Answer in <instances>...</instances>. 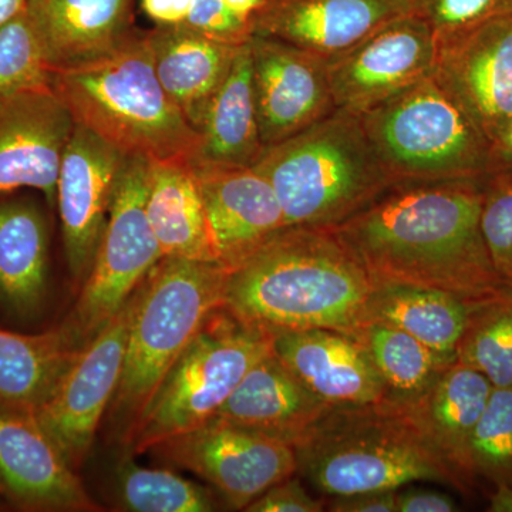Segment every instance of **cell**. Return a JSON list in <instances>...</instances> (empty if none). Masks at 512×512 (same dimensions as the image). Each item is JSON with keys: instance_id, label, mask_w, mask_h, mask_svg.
Listing matches in <instances>:
<instances>
[{"instance_id": "6da1fadb", "label": "cell", "mask_w": 512, "mask_h": 512, "mask_svg": "<svg viewBox=\"0 0 512 512\" xmlns=\"http://www.w3.org/2000/svg\"><path fill=\"white\" fill-rule=\"evenodd\" d=\"M483 181L396 183L332 229L373 284H406L483 301L512 291L481 229Z\"/></svg>"}, {"instance_id": "7a4b0ae2", "label": "cell", "mask_w": 512, "mask_h": 512, "mask_svg": "<svg viewBox=\"0 0 512 512\" xmlns=\"http://www.w3.org/2000/svg\"><path fill=\"white\" fill-rule=\"evenodd\" d=\"M372 288L332 229L288 227L228 269L224 308L269 335L330 329L355 336Z\"/></svg>"}, {"instance_id": "3957f363", "label": "cell", "mask_w": 512, "mask_h": 512, "mask_svg": "<svg viewBox=\"0 0 512 512\" xmlns=\"http://www.w3.org/2000/svg\"><path fill=\"white\" fill-rule=\"evenodd\" d=\"M293 448L298 473L330 497L414 483L444 484L463 494L471 490L412 410L389 400L332 407Z\"/></svg>"}, {"instance_id": "277c9868", "label": "cell", "mask_w": 512, "mask_h": 512, "mask_svg": "<svg viewBox=\"0 0 512 512\" xmlns=\"http://www.w3.org/2000/svg\"><path fill=\"white\" fill-rule=\"evenodd\" d=\"M52 89L74 123L127 156L148 161L198 156L200 133L161 86L144 30L96 62L52 73Z\"/></svg>"}, {"instance_id": "5b68a950", "label": "cell", "mask_w": 512, "mask_h": 512, "mask_svg": "<svg viewBox=\"0 0 512 512\" xmlns=\"http://www.w3.org/2000/svg\"><path fill=\"white\" fill-rule=\"evenodd\" d=\"M252 167L274 188L286 227L335 229L394 184L360 117L340 109L265 147Z\"/></svg>"}, {"instance_id": "8992f818", "label": "cell", "mask_w": 512, "mask_h": 512, "mask_svg": "<svg viewBox=\"0 0 512 512\" xmlns=\"http://www.w3.org/2000/svg\"><path fill=\"white\" fill-rule=\"evenodd\" d=\"M227 275L217 262L163 258L144 279L109 407L123 439L207 319L224 308Z\"/></svg>"}, {"instance_id": "52a82bcc", "label": "cell", "mask_w": 512, "mask_h": 512, "mask_svg": "<svg viewBox=\"0 0 512 512\" xmlns=\"http://www.w3.org/2000/svg\"><path fill=\"white\" fill-rule=\"evenodd\" d=\"M357 116L394 184L490 174V141L434 74Z\"/></svg>"}, {"instance_id": "ba28073f", "label": "cell", "mask_w": 512, "mask_h": 512, "mask_svg": "<svg viewBox=\"0 0 512 512\" xmlns=\"http://www.w3.org/2000/svg\"><path fill=\"white\" fill-rule=\"evenodd\" d=\"M271 352L265 330L225 308L212 313L124 437L127 450L147 453L214 419L248 370Z\"/></svg>"}, {"instance_id": "9c48e42d", "label": "cell", "mask_w": 512, "mask_h": 512, "mask_svg": "<svg viewBox=\"0 0 512 512\" xmlns=\"http://www.w3.org/2000/svg\"><path fill=\"white\" fill-rule=\"evenodd\" d=\"M148 165L147 158L128 157L92 271L63 320L82 348L121 311L164 258L146 214Z\"/></svg>"}, {"instance_id": "30bf717a", "label": "cell", "mask_w": 512, "mask_h": 512, "mask_svg": "<svg viewBox=\"0 0 512 512\" xmlns=\"http://www.w3.org/2000/svg\"><path fill=\"white\" fill-rule=\"evenodd\" d=\"M141 284L99 335L84 346L50 399L33 416L73 470H79L89 456L100 421L119 387Z\"/></svg>"}, {"instance_id": "8fae6325", "label": "cell", "mask_w": 512, "mask_h": 512, "mask_svg": "<svg viewBox=\"0 0 512 512\" xmlns=\"http://www.w3.org/2000/svg\"><path fill=\"white\" fill-rule=\"evenodd\" d=\"M151 451L207 481L235 510L245 511L272 485L298 473L291 444L220 417Z\"/></svg>"}, {"instance_id": "7c38bea8", "label": "cell", "mask_w": 512, "mask_h": 512, "mask_svg": "<svg viewBox=\"0 0 512 512\" xmlns=\"http://www.w3.org/2000/svg\"><path fill=\"white\" fill-rule=\"evenodd\" d=\"M128 157L74 123L60 164L56 204L67 268L76 284L83 285L92 271Z\"/></svg>"}, {"instance_id": "4fadbf2b", "label": "cell", "mask_w": 512, "mask_h": 512, "mask_svg": "<svg viewBox=\"0 0 512 512\" xmlns=\"http://www.w3.org/2000/svg\"><path fill=\"white\" fill-rule=\"evenodd\" d=\"M437 42L426 20L400 16L328 59L336 109L362 114L433 74Z\"/></svg>"}, {"instance_id": "5bb4252c", "label": "cell", "mask_w": 512, "mask_h": 512, "mask_svg": "<svg viewBox=\"0 0 512 512\" xmlns=\"http://www.w3.org/2000/svg\"><path fill=\"white\" fill-rule=\"evenodd\" d=\"M249 46L264 147L288 140L336 110L328 59L274 37L252 35Z\"/></svg>"}, {"instance_id": "9a60e30c", "label": "cell", "mask_w": 512, "mask_h": 512, "mask_svg": "<svg viewBox=\"0 0 512 512\" xmlns=\"http://www.w3.org/2000/svg\"><path fill=\"white\" fill-rule=\"evenodd\" d=\"M433 74L493 144L512 116V15L439 43Z\"/></svg>"}, {"instance_id": "2e32d148", "label": "cell", "mask_w": 512, "mask_h": 512, "mask_svg": "<svg viewBox=\"0 0 512 512\" xmlns=\"http://www.w3.org/2000/svg\"><path fill=\"white\" fill-rule=\"evenodd\" d=\"M73 128L72 114L52 87L0 99V195L33 188L55 207Z\"/></svg>"}, {"instance_id": "e0dca14e", "label": "cell", "mask_w": 512, "mask_h": 512, "mask_svg": "<svg viewBox=\"0 0 512 512\" xmlns=\"http://www.w3.org/2000/svg\"><path fill=\"white\" fill-rule=\"evenodd\" d=\"M191 163L218 264L234 268L288 228L274 188L254 167L200 160Z\"/></svg>"}, {"instance_id": "ac0fdd59", "label": "cell", "mask_w": 512, "mask_h": 512, "mask_svg": "<svg viewBox=\"0 0 512 512\" xmlns=\"http://www.w3.org/2000/svg\"><path fill=\"white\" fill-rule=\"evenodd\" d=\"M0 495L25 511L92 512L84 490L36 420L0 410Z\"/></svg>"}, {"instance_id": "d6986e66", "label": "cell", "mask_w": 512, "mask_h": 512, "mask_svg": "<svg viewBox=\"0 0 512 512\" xmlns=\"http://www.w3.org/2000/svg\"><path fill=\"white\" fill-rule=\"evenodd\" d=\"M409 13H416V0H268L252 16V35L332 59Z\"/></svg>"}, {"instance_id": "ffe728a7", "label": "cell", "mask_w": 512, "mask_h": 512, "mask_svg": "<svg viewBox=\"0 0 512 512\" xmlns=\"http://www.w3.org/2000/svg\"><path fill=\"white\" fill-rule=\"evenodd\" d=\"M272 350L313 394L333 407L387 402L369 350L349 333L330 329L272 335Z\"/></svg>"}, {"instance_id": "44dd1931", "label": "cell", "mask_w": 512, "mask_h": 512, "mask_svg": "<svg viewBox=\"0 0 512 512\" xmlns=\"http://www.w3.org/2000/svg\"><path fill=\"white\" fill-rule=\"evenodd\" d=\"M137 0H28L26 15L50 73L110 55L137 32Z\"/></svg>"}, {"instance_id": "7402d4cb", "label": "cell", "mask_w": 512, "mask_h": 512, "mask_svg": "<svg viewBox=\"0 0 512 512\" xmlns=\"http://www.w3.org/2000/svg\"><path fill=\"white\" fill-rule=\"evenodd\" d=\"M332 407L272 350L248 370L215 417L295 446Z\"/></svg>"}, {"instance_id": "603a6c76", "label": "cell", "mask_w": 512, "mask_h": 512, "mask_svg": "<svg viewBox=\"0 0 512 512\" xmlns=\"http://www.w3.org/2000/svg\"><path fill=\"white\" fill-rule=\"evenodd\" d=\"M8 195H0V306L30 322L49 295V220L35 198Z\"/></svg>"}, {"instance_id": "cb8c5ba5", "label": "cell", "mask_w": 512, "mask_h": 512, "mask_svg": "<svg viewBox=\"0 0 512 512\" xmlns=\"http://www.w3.org/2000/svg\"><path fill=\"white\" fill-rule=\"evenodd\" d=\"M146 36L165 93L191 126L200 130L242 45L211 39L184 25L156 26L147 30Z\"/></svg>"}, {"instance_id": "d4e9b609", "label": "cell", "mask_w": 512, "mask_h": 512, "mask_svg": "<svg viewBox=\"0 0 512 512\" xmlns=\"http://www.w3.org/2000/svg\"><path fill=\"white\" fill-rule=\"evenodd\" d=\"M146 214L164 258L218 264L191 160L150 161Z\"/></svg>"}, {"instance_id": "484cf974", "label": "cell", "mask_w": 512, "mask_h": 512, "mask_svg": "<svg viewBox=\"0 0 512 512\" xmlns=\"http://www.w3.org/2000/svg\"><path fill=\"white\" fill-rule=\"evenodd\" d=\"M82 349L63 322L35 335L0 329V410L35 416Z\"/></svg>"}, {"instance_id": "4316f807", "label": "cell", "mask_w": 512, "mask_h": 512, "mask_svg": "<svg viewBox=\"0 0 512 512\" xmlns=\"http://www.w3.org/2000/svg\"><path fill=\"white\" fill-rule=\"evenodd\" d=\"M493 389L477 370L456 362L441 373L419 403L409 407L441 456L470 487L476 483L471 439Z\"/></svg>"}, {"instance_id": "83f0119b", "label": "cell", "mask_w": 512, "mask_h": 512, "mask_svg": "<svg viewBox=\"0 0 512 512\" xmlns=\"http://www.w3.org/2000/svg\"><path fill=\"white\" fill-rule=\"evenodd\" d=\"M476 302L457 293L424 286L373 284L363 325L392 326L457 362L458 342Z\"/></svg>"}, {"instance_id": "f1b7e54d", "label": "cell", "mask_w": 512, "mask_h": 512, "mask_svg": "<svg viewBox=\"0 0 512 512\" xmlns=\"http://www.w3.org/2000/svg\"><path fill=\"white\" fill-rule=\"evenodd\" d=\"M194 160L252 167L265 150L259 136L249 42L239 47L231 72L211 100Z\"/></svg>"}, {"instance_id": "f546056e", "label": "cell", "mask_w": 512, "mask_h": 512, "mask_svg": "<svg viewBox=\"0 0 512 512\" xmlns=\"http://www.w3.org/2000/svg\"><path fill=\"white\" fill-rule=\"evenodd\" d=\"M355 336L369 350L386 387L387 400L400 406L419 403L441 373L456 363L392 326L365 323Z\"/></svg>"}, {"instance_id": "4dcf8cb0", "label": "cell", "mask_w": 512, "mask_h": 512, "mask_svg": "<svg viewBox=\"0 0 512 512\" xmlns=\"http://www.w3.org/2000/svg\"><path fill=\"white\" fill-rule=\"evenodd\" d=\"M114 473L121 511L210 512L218 508L210 488L167 468L140 466L131 451L123 454Z\"/></svg>"}, {"instance_id": "1f68e13d", "label": "cell", "mask_w": 512, "mask_h": 512, "mask_svg": "<svg viewBox=\"0 0 512 512\" xmlns=\"http://www.w3.org/2000/svg\"><path fill=\"white\" fill-rule=\"evenodd\" d=\"M457 363L494 389L512 387V291L474 303L457 346Z\"/></svg>"}, {"instance_id": "d6a6232c", "label": "cell", "mask_w": 512, "mask_h": 512, "mask_svg": "<svg viewBox=\"0 0 512 512\" xmlns=\"http://www.w3.org/2000/svg\"><path fill=\"white\" fill-rule=\"evenodd\" d=\"M471 471L494 485H512V387L493 389L474 429Z\"/></svg>"}, {"instance_id": "836d02e7", "label": "cell", "mask_w": 512, "mask_h": 512, "mask_svg": "<svg viewBox=\"0 0 512 512\" xmlns=\"http://www.w3.org/2000/svg\"><path fill=\"white\" fill-rule=\"evenodd\" d=\"M47 87L52 73L25 12L0 29V99Z\"/></svg>"}, {"instance_id": "e575fe53", "label": "cell", "mask_w": 512, "mask_h": 512, "mask_svg": "<svg viewBox=\"0 0 512 512\" xmlns=\"http://www.w3.org/2000/svg\"><path fill=\"white\" fill-rule=\"evenodd\" d=\"M481 229L498 275L512 289V167L484 178Z\"/></svg>"}, {"instance_id": "d590c367", "label": "cell", "mask_w": 512, "mask_h": 512, "mask_svg": "<svg viewBox=\"0 0 512 512\" xmlns=\"http://www.w3.org/2000/svg\"><path fill=\"white\" fill-rule=\"evenodd\" d=\"M416 13L439 45L487 20L512 15V0H416Z\"/></svg>"}, {"instance_id": "8d00e7d4", "label": "cell", "mask_w": 512, "mask_h": 512, "mask_svg": "<svg viewBox=\"0 0 512 512\" xmlns=\"http://www.w3.org/2000/svg\"><path fill=\"white\" fill-rule=\"evenodd\" d=\"M184 26L211 39L237 46L249 42L252 36V19L241 18L232 12L224 0H194Z\"/></svg>"}, {"instance_id": "74e56055", "label": "cell", "mask_w": 512, "mask_h": 512, "mask_svg": "<svg viewBox=\"0 0 512 512\" xmlns=\"http://www.w3.org/2000/svg\"><path fill=\"white\" fill-rule=\"evenodd\" d=\"M325 503L313 498L301 481L289 477L272 485L261 497L245 508L248 512H320Z\"/></svg>"}, {"instance_id": "f35d334b", "label": "cell", "mask_w": 512, "mask_h": 512, "mask_svg": "<svg viewBox=\"0 0 512 512\" xmlns=\"http://www.w3.org/2000/svg\"><path fill=\"white\" fill-rule=\"evenodd\" d=\"M328 507L333 512H397V490L339 495Z\"/></svg>"}, {"instance_id": "ab89813d", "label": "cell", "mask_w": 512, "mask_h": 512, "mask_svg": "<svg viewBox=\"0 0 512 512\" xmlns=\"http://www.w3.org/2000/svg\"><path fill=\"white\" fill-rule=\"evenodd\" d=\"M456 501L446 493L426 488L397 490V512H453Z\"/></svg>"}, {"instance_id": "60d3db41", "label": "cell", "mask_w": 512, "mask_h": 512, "mask_svg": "<svg viewBox=\"0 0 512 512\" xmlns=\"http://www.w3.org/2000/svg\"><path fill=\"white\" fill-rule=\"evenodd\" d=\"M194 0H138L144 15L156 26L184 25Z\"/></svg>"}, {"instance_id": "b9f144b4", "label": "cell", "mask_w": 512, "mask_h": 512, "mask_svg": "<svg viewBox=\"0 0 512 512\" xmlns=\"http://www.w3.org/2000/svg\"><path fill=\"white\" fill-rule=\"evenodd\" d=\"M507 167H512V116L490 150V173Z\"/></svg>"}, {"instance_id": "7bdbcfd3", "label": "cell", "mask_w": 512, "mask_h": 512, "mask_svg": "<svg viewBox=\"0 0 512 512\" xmlns=\"http://www.w3.org/2000/svg\"><path fill=\"white\" fill-rule=\"evenodd\" d=\"M488 511L491 512H512V485H500L494 487L491 494Z\"/></svg>"}, {"instance_id": "ee69618b", "label": "cell", "mask_w": 512, "mask_h": 512, "mask_svg": "<svg viewBox=\"0 0 512 512\" xmlns=\"http://www.w3.org/2000/svg\"><path fill=\"white\" fill-rule=\"evenodd\" d=\"M224 2L232 12L237 13L241 18L252 19L258 10L264 8L268 0H224Z\"/></svg>"}, {"instance_id": "f6af8a7d", "label": "cell", "mask_w": 512, "mask_h": 512, "mask_svg": "<svg viewBox=\"0 0 512 512\" xmlns=\"http://www.w3.org/2000/svg\"><path fill=\"white\" fill-rule=\"evenodd\" d=\"M28 0H0V29L26 12Z\"/></svg>"}]
</instances>
